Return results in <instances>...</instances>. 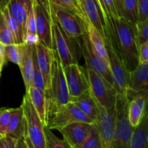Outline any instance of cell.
Wrapping results in <instances>:
<instances>
[{"instance_id": "obj_12", "label": "cell", "mask_w": 148, "mask_h": 148, "mask_svg": "<svg viewBox=\"0 0 148 148\" xmlns=\"http://www.w3.org/2000/svg\"><path fill=\"white\" fill-rule=\"evenodd\" d=\"M63 69L69 98L79 96L90 89L87 74L79 64H71Z\"/></svg>"}, {"instance_id": "obj_30", "label": "cell", "mask_w": 148, "mask_h": 148, "mask_svg": "<svg viewBox=\"0 0 148 148\" xmlns=\"http://www.w3.org/2000/svg\"><path fill=\"white\" fill-rule=\"evenodd\" d=\"M46 148H70L64 140L58 138L47 126L43 127Z\"/></svg>"}, {"instance_id": "obj_31", "label": "cell", "mask_w": 148, "mask_h": 148, "mask_svg": "<svg viewBox=\"0 0 148 148\" xmlns=\"http://www.w3.org/2000/svg\"><path fill=\"white\" fill-rule=\"evenodd\" d=\"M0 43L4 46L14 43L2 11H0Z\"/></svg>"}, {"instance_id": "obj_37", "label": "cell", "mask_w": 148, "mask_h": 148, "mask_svg": "<svg viewBox=\"0 0 148 148\" xmlns=\"http://www.w3.org/2000/svg\"><path fill=\"white\" fill-rule=\"evenodd\" d=\"M138 21L148 20V0H137Z\"/></svg>"}, {"instance_id": "obj_38", "label": "cell", "mask_w": 148, "mask_h": 148, "mask_svg": "<svg viewBox=\"0 0 148 148\" xmlns=\"http://www.w3.org/2000/svg\"><path fill=\"white\" fill-rule=\"evenodd\" d=\"M36 33V20H35L34 11H33V7L32 8L31 11L30 12L26 20L25 25V33ZM23 34V35H24Z\"/></svg>"}, {"instance_id": "obj_24", "label": "cell", "mask_w": 148, "mask_h": 148, "mask_svg": "<svg viewBox=\"0 0 148 148\" xmlns=\"http://www.w3.org/2000/svg\"><path fill=\"white\" fill-rule=\"evenodd\" d=\"M35 46H28L24 43L23 53L20 64L18 65L27 90L32 85V75L33 69V51Z\"/></svg>"}, {"instance_id": "obj_23", "label": "cell", "mask_w": 148, "mask_h": 148, "mask_svg": "<svg viewBox=\"0 0 148 148\" xmlns=\"http://www.w3.org/2000/svg\"><path fill=\"white\" fill-rule=\"evenodd\" d=\"M129 148H148V114H145L138 125L133 127Z\"/></svg>"}, {"instance_id": "obj_11", "label": "cell", "mask_w": 148, "mask_h": 148, "mask_svg": "<svg viewBox=\"0 0 148 148\" xmlns=\"http://www.w3.org/2000/svg\"><path fill=\"white\" fill-rule=\"evenodd\" d=\"M95 101L98 111L94 124L99 132L102 148H111L115 128V108L107 109L95 99Z\"/></svg>"}, {"instance_id": "obj_5", "label": "cell", "mask_w": 148, "mask_h": 148, "mask_svg": "<svg viewBox=\"0 0 148 148\" xmlns=\"http://www.w3.org/2000/svg\"><path fill=\"white\" fill-rule=\"evenodd\" d=\"M74 121L94 124V121L72 101L55 107L46 114V126L51 130H59Z\"/></svg>"}, {"instance_id": "obj_8", "label": "cell", "mask_w": 148, "mask_h": 148, "mask_svg": "<svg viewBox=\"0 0 148 148\" xmlns=\"http://www.w3.org/2000/svg\"><path fill=\"white\" fill-rule=\"evenodd\" d=\"M105 40L106 48L108 53L109 66L114 79V88L116 92L122 95H127L129 89V74L130 72L127 69L124 64L117 54L112 41L109 32L103 36Z\"/></svg>"}, {"instance_id": "obj_36", "label": "cell", "mask_w": 148, "mask_h": 148, "mask_svg": "<svg viewBox=\"0 0 148 148\" xmlns=\"http://www.w3.org/2000/svg\"><path fill=\"white\" fill-rule=\"evenodd\" d=\"M13 108L0 109V135H5Z\"/></svg>"}, {"instance_id": "obj_43", "label": "cell", "mask_w": 148, "mask_h": 148, "mask_svg": "<svg viewBox=\"0 0 148 148\" xmlns=\"http://www.w3.org/2000/svg\"><path fill=\"white\" fill-rule=\"evenodd\" d=\"M123 1L124 0H114L118 14L119 17L123 16Z\"/></svg>"}, {"instance_id": "obj_40", "label": "cell", "mask_w": 148, "mask_h": 148, "mask_svg": "<svg viewBox=\"0 0 148 148\" xmlns=\"http://www.w3.org/2000/svg\"><path fill=\"white\" fill-rule=\"evenodd\" d=\"M138 58L139 63H147L148 62V41L139 46Z\"/></svg>"}, {"instance_id": "obj_3", "label": "cell", "mask_w": 148, "mask_h": 148, "mask_svg": "<svg viewBox=\"0 0 148 148\" xmlns=\"http://www.w3.org/2000/svg\"><path fill=\"white\" fill-rule=\"evenodd\" d=\"M51 37L52 49L56 52L63 67L71 64L78 63L79 40L68 36L52 14Z\"/></svg>"}, {"instance_id": "obj_42", "label": "cell", "mask_w": 148, "mask_h": 148, "mask_svg": "<svg viewBox=\"0 0 148 148\" xmlns=\"http://www.w3.org/2000/svg\"><path fill=\"white\" fill-rule=\"evenodd\" d=\"M6 62L5 56H4V46L0 43V77H1V71L3 66Z\"/></svg>"}, {"instance_id": "obj_32", "label": "cell", "mask_w": 148, "mask_h": 148, "mask_svg": "<svg viewBox=\"0 0 148 148\" xmlns=\"http://www.w3.org/2000/svg\"><path fill=\"white\" fill-rule=\"evenodd\" d=\"M50 1L71 10L73 12H75V14H77L85 22L86 20L85 15L83 14V12H82L80 3L79 2L78 0H50Z\"/></svg>"}, {"instance_id": "obj_25", "label": "cell", "mask_w": 148, "mask_h": 148, "mask_svg": "<svg viewBox=\"0 0 148 148\" xmlns=\"http://www.w3.org/2000/svg\"><path fill=\"white\" fill-rule=\"evenodd\" d=\"M69 101L73 102L82 112L85 113L89 118L95 121L98 110L96 103L91 95L90 89L79 96L70 98Z\"/></svg>"}, {"instance_id": "obj_20", "label": "cell", "mask_w": 148, "mask_h": 148, "mask_svg": "<svg viewBox=\"0 0 148 148\" xmlns=\"http://www.w3.org/2000/svg\"><path fill=\"white\" fill-rule=\"evenodd\" d=\"M27 134V126L23 108L21 106L17 108H13L11 118L7 126L6 134L19 140L24 139V137Z\"/></svg>"}, {"instance_id": "obj_39", "label": "cell", "mask_w": 148, "mask_h": 148, "mask_svg": "<svg viewBox=\"0 0 148 148\" xmlns=\"http://www.w3.org/2000/svg\"><path fill=\"white\" fill-rule=\"evenodd\" d=\"M17 140L10 135H0V148H16Z\"/></svg>"}, {"instance_id": "obj_15", "label": "cell", "mask_w": 148, "mask_h": 148, "mask_svg": "<svg viewBox=\"0 0 148 148\" xmlns=\"http://www.w3.org/2000/svg\"><path fill=\"white\" fill-rule=\"evenodd\" d=\"M91 124L82 121H74L57 130L70 148H78L88 134V129Z\"/></svg>"}, {"instance_id": "obj_1", "label": "cell", "mask_w": 148, "mask_h": 148, "mask_svg": "<svg viewBox=\"0 0 148 148\" xmlns=\"http://www.w3.org/2000/svg\"><path fill=\"white\" fill-rule=\"evenodd\" d=\"M113 46L129 72L139 64L136 24L124 17H106Z\"/></svg>"}, {"instance_id": "obj_22", "label": "cell", "mask_w": 148, "mask_h": 148, "mask_svg": "<svg viewBox=\"0 0 148 148\" xmlns=\"http://www.w3.org/2000/svg\"><path fill=\"white\" fill-rule=\"evenodd\" d=\"M26 94L28 96L30 103L34 107L43 125L46 126L47 101H46L45 92L36 87L31 85L26 90Z\"/></svg>"}, {"instance_id": "obj_34", "label": "cell", "mask_w": 148, "mask_h": 148, "mask_svg": "<svg viewBox=\"0 0 148 148\" xmlns=\"http://www.w3.org/2000/svg\"><path fill=\"white\" fill-rule=\"evenodd\" d=\"M137 28V40L138 46L148 41V20L145 21H137L136 23Z\"/></svg>"}, {"instance_id": "obj_35", "label": "cell", "mask_w": 148, "mask_h": 148, "mask_svg": "<svg viewBox=\"0 0 148 148\" xmlns=\"http://www.w3.org/2000/svg\"><path fill=\"white\" fill-rule=\"evenodd\" d=\"M100 6L102 8L106 17H118L116 7L114 0H98Z\"/></svg>"}, {"instance_id": "obj_45", "label": "cell", "mask_w": 148, "mask_h": 148, "mask_svg": "<svg viewBox=\"0 0 148 148\" xmlns=\"http://www.w3.org/2000/svg\"><path fill=\"white\" fill-rule=\"evenodd\" d=\"M78 1H79V3H81V2H82V1H83L84 0H78Z\"/></svg>"}, {"instance_id": "obj_41", "label": "cell", "mask_w": 148, "mask_h": 148, "mask_svg": "<svg viewBox=\"0 0 148 148\" xmlns=\"http://www.w3.org/2000/svg\"><path fill=\"white\" fill-rule=\"evenodd\" d=\"M23 42L28 46H35L39 42L38 36L37 33H25L23 37Z\"/></svg>"}, {"instance_id": "obj_33", "label": "cell", "mask_w": 148, "mask_h": 148, "mask_svg": "<svg viewBox=\"0 0 148 148\" xmlns=\"http://www.w3.org/2000/svg\"><path fill=\"white\" fill-rule=\"evenodd\" d=\"M33 86L36 87L39 89L42 90L43 91H46V87H45L44 79H43V75H42L41 72L38 67L37 62V59H36V51H35V46H34V51H33V75H32V85Z\"/></svg>"}, {"instance_id": "obj_9", "label": "cell", "mask_w": 148, "mask_h": 148, "mask_svg": "<svg viewBox=\"0 0 148 148\" xmlns=\"http://www.w3.org/2000/svg\"><path fill=\"white\" fill-rule=\"evenodd\" d=\"M33 7L39 42L52 49L51 12L49 0H33Z\"/></svg>"}, {"instance_id": "obj_18", "label": "cell", "mask_w": 148, "mask_h": 148, "mask_svg": "<svg viewBox=\"0 0 148 148\" xmlns=\"http://www.w3.org/2000/svg\"><path fill=\"white\" fill-rule=\"evenodd\" d=\"M147 86L148 62L139 63L135 69L129 74L128 90L136 93H147Z\"/></svg>"}, {"instance_id": "obj_10", "label": "cell", "mask_w": 148, "mask_h": 148, "mask_svg": "<svg viewBox=\"0 0 148 148\" xmlns=\"http://www.w3.org/2000/svg\"><path fill=\"white\" fill-rule=\"evenodd\" d=\"M20 106L23 108L25 119L27 134L31 140L33 147L34 148H46L43 132L44 125L30 103L27 94L23 97V103Z\"/></svg>"}, {"instance_id": "obj_21", "label": "cell", "mask_w": 148, "mask_h": 148, "mask_svg": "<svg viewBox=\"0 0 148 148\" xmlns=\"http://www.w3.org/2000/svg\"><path fill=\"white\" fill-rule=\"evenodd\" d=\"M85 27H86L87 35L90 40L91 46L94 52L109 66V60H108V53L105 45V40L101 33L89 23L88 20H85Z\"/></svg>"}, {"instance_id": "obj_26", "label": "cell", "mask_w": 148, "mask_h": 148, "mask_svg": "<svg viewBox=\"0 0 148 148\" xmlns=\"http://www.w3.org/2000/svg\"><path fill=\"white\" fill-rule=\"evenodd\" d=\"M2 12L5 17L6 21H7V25L12 35L13 40L14 43H23V33L20 25L17 22V20L12 16L9 12L7 7H4L2 10Z\"/></svg>"}, {"instance_id": "obj_4", "label": "cell", "mask_w": 148, "mask_h": 148, "mask_svg": "<svg viewBox=\"0 0 148 148\" xmlns=\"http://www.w3.org/2000/svg\"><path fill=\"white\" fill-rule=\"evenodd\" d=\"M128 104L127 95L117 93L115 103V128L111 148H129L133 127L129 120Z\"/></svg>"}, {"instance_id": "obj_44", "label": "cell", "mask_w": 148, "mask_h": 148, "mask_svg": "<svg viewBox=\"0 0 148 148\" xmlns=\"http://www.w3.org/2000/svg\"><path fill=\"white\" fill-rule=\"evenodd\" d=\"M9 1L10 0H0V11H1L4 7H7Z\"/></svg>"}, {"instance_id": "obj_28", "label": "cell", "mask_w": 148, "mask_h": 148, "mask_svg": "<svg viewBox=\"0 0 148 148\" xmlns=\"http://www.w3.org/2000/svg\"><path fill=\"white\" fill-rule=\"evenodd\" d=\"M78 148H102L99 132L94 124H91L88 129V134L85 141Z\"/></svg>"}, {"instance_id": "obj_6", "label": "cell", "mask_w": 148, "mask_h": 148, "mask_svg": "<svg viewBox=\"0 0 148 148\" xmlns=\"http://www.w3.org/2000/svg\"><path fill=\"white\" fill-rule=\"evenodd\" d=\"M86 74L92 97L107 109L115 108L117 95L115 88L103 77L92 69L87 68Z\"/></svg>"}, {"instance_id": "obj_7", "label": "cell", "mask_w": 148, "mask_h": 148, "mask_svg": "<svg viewBox=\"0 0 148 148\" xmlns=\"http://www.w3.org/2000/svg\"><path fill=\"white\" fill-rule=\"evenodd\" d=\"M51 14L65 33L74 38H79L87 33L85 22L71 10L49 0Z\"/></svg>"}, {"instance_id": "obj_13", "label": "cell", "mask_w": 148, "mask_h": 148, "mask_svg": "<svg viewBox=\"0 0 148 148\" xmlns=\"http://www.w3.org/2000/svg\"><path fill=\"white\" fill-rule=\"evenodd\" d=\"M80 38L82 40L81 43L79 42L80 52L84 56L87 68L98 72L114 87V79L109 66L94 52L87 33L80 37Z\"/></svg>"}, {"instance_id": "obj_17", "label": "cell", "mask_w": 148, "mask_h": 148, "mask_svg": "<svg viewBox=\"0 0 148 148\" xmlns=\"http://www.w3.org/2000/svg\"><path fill=\"white\" fill-rule=\"evenodd\" d=\"M35 51L38 65L44 79L46 87L45 95H46L50 88L51 68L53 56V49L44 46L40 42H38L35 45Z\"/></svg>"}, {"instance_id": "obj_19", "label": "cell", "mask_w": 148, "mask_h": 148, "mask_svg": "<svg viewBox=\"0 0 148 148\" xmlns=\"http://www.w3.org/2000/svg\"><path fill=\"white\" fill-rule=\"evenodd\" d=\"M33 0H10L7 7L20 25L24 34L25 25L28 14L33 8Z\"/></svg>"}, {"instance_id": "obj_27", "label": "cell", "mask_w": 148, "mask_h": 148, "mask_svg": "<svg viewBox=\"0 0 148 148\" xmlns=\"http://www.w3.org/2000/svg\"><path fill=\"white\" fill-rule=\"evenodd\" d=\"M24 43H12L4 46V56L6 62L10 61L19 65L23 53Z\"/></svg>"}, {"instance_id": "obj_2", "label": "cell", "mask_w": 148, "mask_h": 148, "mask_svg": "<svg viewBox=\"0 0 148 148\" xmlns=\"http://www.w3.org/2000/svg\"><path fill=\"white\" fill-rule=\"evenodd\" d=\"M47 101V112L55 107L66 104L69 101L66 78L63 66L57 53L53 49L50 76V88L46 95Z\"/></svg>"}, {"instance_id": "obj_16", "label": "cell", "mask_w": 148, "mask_h": 148, "mask_svg": "<svg viewBox=\"0 0 148 148\" xmlns=\"http://www.w3.org/2000/svg\"><path fill=\"white\" fill-rule=\"evenodd\" d=\"M127 97L129 101L128 116L130 122L133 127L138 125L147 112V93H136L128 90Z\"/></svg>"}, {"instance_id": "obj_29", "label": "cell", "mask_w": 148, "mask_h": 148, "mask_svg": "<svg viewBox=\"0 0 148 148\" xmlns=\"http://www.w3.org/2000/svg\"><path fill=\"white\" fill-rule=\"evenodd\" d=\"M130 21L136 24L138 21V7L137 0L123 1V16Z\"/></svg>"}, {"instance_id": "obj_14", "label": "cell", "mask_w": 148, "mask_h": 148, "mask_svg": "<svg viewBox=\"0 0 148 148\" xmlns=\"http://www.w3.org/2000/svg\"><path fill=\"white\" fill-rule=\"evenodd\" d=\"M85 19L92 24L103 37L108 33L106 17L98 0H84L80 3Z\"/></svg>"}]
</instances>
